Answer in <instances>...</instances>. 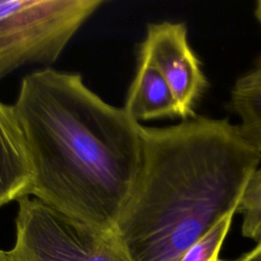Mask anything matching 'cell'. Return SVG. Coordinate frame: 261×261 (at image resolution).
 I'll use <instances>...</instances> for the list:
<instances>
[{"instance_id":"9","label":"cell","mask_w":261,"mask_h":261,"mask_svg":"<svg viewBox=\"0 0 261 261\" xmlns=\"http://www.w3.org/2000/svg\"><path fill=\"white\" fill-rule=\"evenodd\" d=\"M237 212L243 215L242 234L258 243L261 240V168L251 175Z\"/></svg>"},{"instance_id":"6","label":"cell","mask_w":261,"mask_h":261,"mask_svg":"<svg viewBox=\"0 0 261 261\" xmlns=\"http://www.w3.org/2000/svg\"><path fill=\"white\" fill-rule=\"evenodd\" d=\"M33 172L13 105L0 101V207L30 196Z\"/></svg>"},{"instance_id":"12","label":"cell","mask_w":261,"mask_h":261,"mask_svg":"<svg viewBox=\"0 0 261 261\" xmlns=\"http://www.w3.org/2000/svg\"><path fill=\"white\" fill-rule=\"evenodd\" d=\"M238 261H261V240L251 251L244 254Z\"/></svg>"},{"instance_id":"1","label":"cell","mask_w":261,"mask_h":261,"mask_svg":"<svg viewBox=\"0 0 261 261\" xmlns=\"http://www.w3.org/2000/svg\"><path fill=\"white\" fill-rule=\"evenodd\" d=\"M12 105L33 172L30 196L113 231L140 172L143 125L80 73L51 67L23 76Z\"/></svg>"},{"instance_id":"10","label":"cell","mask_w":261,"mask_h":261,"mask_svg":"<svg viewBox=\"0 0 261 261\" xmlns=\"http://www.w3.org/2000/svg\"><path fill=\"white\" fill-rule=\"evenodd\" d=\"M233 213L222 217L186 250L177 261H218L222 244L230 228Z\"/></svg>"},{"instance_id":"4","label":"cell","mask_w":261,"mask_h":261,"mask_svg":"<svg viewBox=\"0 0 261 261\" xmlns=\"http://www.w3.org/2000/svg\"><path fill=\"white\" fill-rule=\"evenodd\" d=\"M15 244L1 261H132L113 231L77 221L30 196L17 201Z\"/></svg>"},{"instance_id":"13","label":"cell","mask_w":261,"mask_h":261,"mask_svg":"<svg viewBox=\"0 0 261 261\" xmlns=\"http://www.w3.org/2000/svg\"><path fill=\"white\" fill-rule=\"evenodd\" d=\"M254 14H255V17L258 20L260 27H261V0L256 2L255 9H254Z\"/></svg>"},{"instance_id":"14","label":"cell","mask_w":261,"mask_h":261,"mask_svg":"<svg viewBox=\"0 0 261 261\" xmlns=\"http://www.w3.org/2000/svg\"><path fill=\"white\" fill-rule=\"evenodd\" d=\"M0 261H1V258H0Z\"/></svg>"},{"instance_id":"2","label":"cell","mask_w":261,"mask_h":261,"mask_svg":"<svg viewBox=\"0 0 261 261\" xmlns=\"http://www.w3.org/2000/svg\"><path fill=\"white\" fill-rule=\"evenodd\" d=\"M142 140L140 172L113 232L132 261H177L237 212L261 152L240 124L197 114L143 125Z\"/></svg>"},{"instance_id":"5","label":"cell","mask_w":261,"mask_h":261,"mask_svg":"<svg viewBox=\"0 0 261 261\" xmlns=\"http://www.w3.org/2000/svg\"><path fill=\"white\" fill-rule=\"evenodd\" d=\"M138 61L156 68L169 86L182 120L195 116L194 107L207 88L201 63L188 41L182 22L149 23L139 47Z\"/></svg>"},{"instance_id":"8","label":"cell","mask_w":261,"mask_h":261,"mask_svg":"<svg viewBox=\"0 0 261 261\" xmlns=\"http://www.w3.org/2000/svg\"><path fill=\"white\" fill-rule=\"evenodd\" d=\"M230 105L244 135L261 152V86L234 85Z\"/></svg>"},{"instance_id":"3","label":"cell","mask_w":261,"mask_h":261,"mask_svg":"<svg viewBox=\"0 0 261 261\" xmlns=\"http://www.w3.org/2000/svg\"><path fill=\"white\" fill-rule=\"evenodd\" d=\"M105 0H0V80L54 63Z\"/></svg>"},{"instance_id":"7","label":"cell","mask_w":261,"mask_h":261,"mask_svg":"<svg viewBox=\"0 0 261 261\" xmlns=\"http://www.w3.org/2000/svg\"><path fill=\"white\" fill-rule=\"evenodd\" d=\"M123 108L138 122L180 117L178 105L163 76L156 68L143 61H138Z\"/></svg>"},{"instance_id":"11","label":"cell","mask_w":261,"mask_h":261,"mask_svg":"<svg viewBox=\"0 0 261 261\" xmlns=\"http://www.w3.org/2000/svg\"><path fill=\"white\" fill-rule=\"evenodd\" d=\"M237 86H261V58L254 68L246 74L240 76L236 84Z\"/></svg>"}]
</instances>
